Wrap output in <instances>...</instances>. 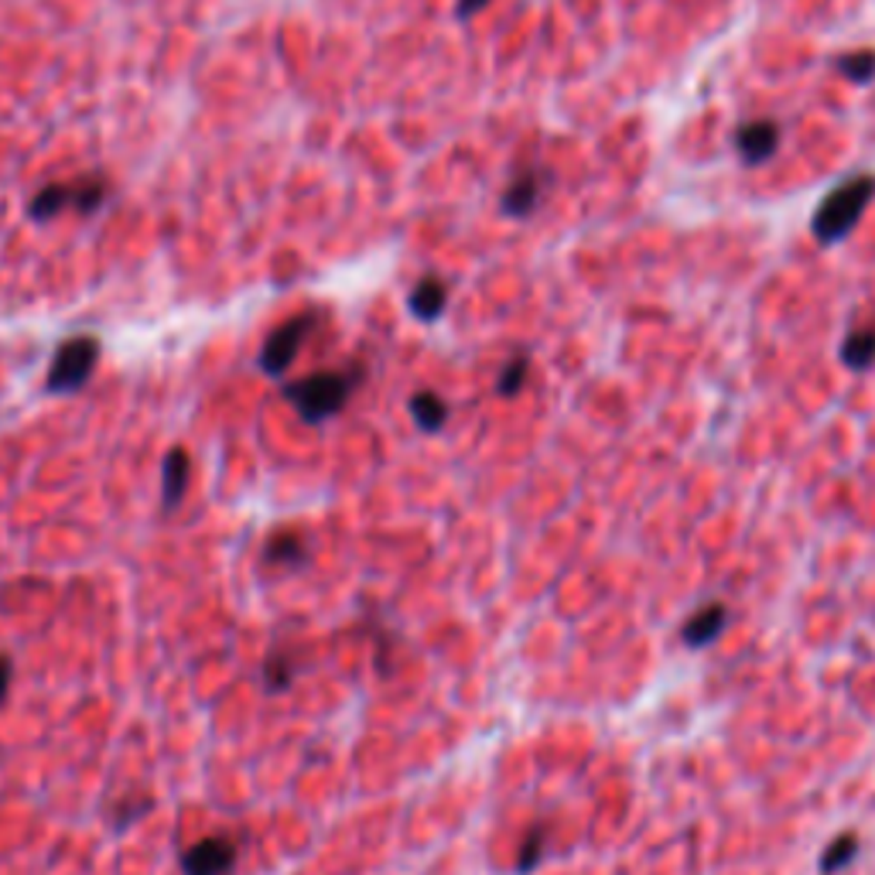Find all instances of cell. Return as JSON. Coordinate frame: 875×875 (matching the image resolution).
I'll list each match as a JSON object with an SVG mask.
<instances>
[{"label": "cell", "mask_w": 875, "mask_h": 875, "mask_svg": "<svg viewBox=\"0 0 875 875\" xmlns=\"http://www.w3.org/2000/svg\"><path fill=\"white\" fill-rule=\"evenodd\" d=\"M237 842L227 835H212L195 842L182 852V872L185 875H230L237 868Z\"/></svg>", "instance_id": "52a82bcc"}, {"label": "cell", "mask_w": 875, "mask_h": 875, "mask_svg": "<svg viewBox=\"0 0 875 875\" xmlns=\"http://www.w3.org/2000/svg\"><path fill=\"white\" fill-rule=\"evenodd\" d=\"M100 363V339L97 335H72L66 339L49 366V390L52 393H76L90 383Z\"/></svg>", "instance_id": "3957f363"}, {"label": "cell", "mask_w": 875, "mask_h": 875, "mask_svg": "<svg viewBox=\"0 0 875 875\" xmlns=\"http://www.w3.org/2000/svg\"><path fill=\"white\" fill-rule=\"evenodd\" d=\"M780 144H783V130L770 117L746 120L735 130V154L742 158V164H750V168H760V164L773 161Z\"/></svg>", "instance_id": "8992f818"}, {"label": "cell", "mask_w": 875, "mask_h": 875, "mask_svg": "<svg viewBox=\"0 0 875 875\" xmlns=\"http://www.w3.org/2000/svg\"><path fill=\"white\" fill-rule=\"evenodd\" d=\"M304 554H309L304 551V541L291 531H281L264 544V561L274 567H298L304 561Z\"/></svg>", "instance_id": "9a60e30c"}, {"label": "cell", "mask_w": 875, "mask_h": 875, "mask_svg": "<svg viewBox=\"0 0 875 875\" xmlns=\"http://www.w3.org/2000/svg\"><path fill=\"white\" fill-rule=\"evenodd\" d=\"M123 807H127V811L113 817V824H117V831H123V827H130V824H134V821H138L141 814H148V811H151V801H148V797H144V801H138V797H134V801H127Z\"/></svg>", "instance_id": "ffe728a7"}, {"label": "cell", "mask_w": 875, "mask_h": 875, "mask_svg": "<svg viewBox=\"0 0 875 875\" xmlns=\"http://www.w3.org/2000/svg\"><path fill=\"white\" fill-rule=\"evenodd\" d=\"M554 185V171L544 168V164H527V168H516L510 174V182L503 189V199H500V209L503 215L510 219H527L531 212L541 209V202L547 199Z\"/></svg>", "instance_id": "5b68a950"}, {"label": "cell", "mask_w": 875, "mask_h": 875, "mask_svg": "<svg viewBox=\"0 0 875 875\" xmlns=\"http://www.w3.org/2000/svg\"><path fill=\"white\" fill-rule=\"evenodd\" d=\"M360 383H363V366L322 370V373H312V376H301V380L288 383L284 398L301 414L304 424H322L349 404V398H353V390Z\"/></svg>", "instance_id": "6da1fadb"}, {"label": "cell", "mask_w": 875, "mask_h": 875, "mask_svg": "<svg viewBox=\"0 0 875 875\" xmlns=\"http://www.w3.org/2000/svg\"><path fill=\"white\" fill-rule=\"evenodd\" d=\"M189 479H192V459L185 449H171L164 455V465H161V503L164 510H174L182 500H185V490H189Z\"/></svg>", "instance_id": "9c48e42d"}, {"label": "cell", "mask_w": 875, "mask_h": 875, "mask_svg": "<svg viewBox=\"0 0 875 875\" xmlns=\"http://www.w3.org/2000/svg\"><path fill=\"white\" fill-rule=\"evenodd\" d=\"M486 8H490V0H459L455 14H459V21H469V18H475L479 11H486Z\"/></svg>", "instance_id": "7402d4cb"}, {"label": "cell", "mask_w": 875, "mask_h": 875, "mask_svg": "<svg viewBox=\"0 0 875 875\" xmlns=\"http://www.w3.org/2000/svg\"><path fill=\"white\" fill-rule=\"evenodd\" d=\"M294 674H298V664L291 661L288 653H271L268 664H264V684L268 691H288L294 684Z\"/></svg>", "instance_id": "e0dca14e"}, {"label": "cell", "mask_w": 875, "mask_h": 875, "mask_svg": "<svg viewBox=\"0 0 875 875\" xmlns=\"http://www.w3.org/2000/svg\"><path fill=\"white\" fill-rule=\"evenodd\" d=\"M835 72L845 76L855 86H868L875 82V49H848L842 56H835Z\"/></svg>", "instance_id": "4fadbf2b"}, {"label": "cell", "mask_w": 875, "mask_h": 875, "mask_svg": "<svg viewBox=\"0 0 875 875\" xmlns=\"http://www.w3.org/2000/svg\"><path fill=\"white\" fill-rule=\"evenodd\" d=\"M411 418L421 431H442V424L449 421V404L434 390H418L411 398Z\"/></svg>", "instance_id": "7c38bea8"}, {"label": "cell", "mask_w": 875, "mask_h": 875, "mask_svg": "<svg viewBox=\"0 0 875 875\" xmlns=\"http://www.w3.org/2000/svg\"><path fill=\"white\" fill-rule=\"evenodd\" d=\"M531 376V360L527 356H516L503 366L500 380H496V393L500 398H516V393L523 390V383H527Z\"/></svg>", "instance_id": "ac0fdd59"}, {"label": "cell", "mask_w": 875, "mask_h": 875, "mask_svg": "<svg viewBox=\"0 0 875 875\" xmlns=\"http://www.w3.org/2000/svg\"><path fill=\"white\" fill-rule=\"evenodd\" d=\"M875 199V174H852L842 185L831 189L821 205L814 209L811 233L817 243H842L845 237L855 233L862 215L868 212Z\"/></svg>", "instance_id": "7a4b0ae2"}, {"label": "cell", "mask_w": 875, "mask_h": 875, "mask_svg": "<svg viewBox=\"0 0 875 875\" xmlns=\"http://www.w3.org/2000/svg\"><path fill=\"white\" fill-rule=\"evenodd\" d=\"M408 309H411V315L421 319V322H438V319L445 315V309H449V281L434 278V274L421 278V281L414 284L411 298H408Z\"/></svg>", "instance_id": "ba28073f"}, {"label": "cell", "mask_w": 875, "mask_h": 875, "mask_svg": "<svg viewBox=\"0 0 875 875\" xmlns=\"http://www.w3.org/2000/svg\"><path fill=\"white\" fill-rule=\"evenodd\" d=\"M725 623H728V609L722 605V602H708L705 609H697L694 616L684 623V630H681V636H684V643L687 646H708V643H715V636L725 630Z\"/></svg>", "instance_id": "30bf717a"}, {"label": "cell", "mask_w": 875, "mask_h": 875, "mask_svg": "<svg viewBox=\"0 0 875 875\" xmlns=\"http://www.w3.org/2000/svg\"><path fill=\"white\" fill-rule=\"evenodd\" d=\"M544 858V831H531L527 835V845H523V852H520V872H531V868H537V862Z\"/></svg>", "instance_id": "d6986e66"}, {"label": "cell", "mask_w": 875, "mask_h": 875, "mask_svg": "<svg viewBox=\"0 0 875 875\" xmlns=\"http://www.w3.org/2000/svg\"><path fill=\"white\" fill-rule=\"evenodd\" d=\"M319 322H322L319 312H301V315L288 319L284 325H278L268 335L264 349H260V370L271 373V376H281L284 370H291V363L301 353V345L309 342V335L319 329Z\"/></svg>", "instance_id": "277c9868"}, {"label": "cell", "mask_w": 875, "mask_h": 875, "mask_svg": "<svg viewBox=\"0 0 875 875\" xmlns=\"http://www.w3.org/2000/svg\"><path fill=\"white\" fill-rule=\"evenodd\" d=\"M842 363L848 370H868L875 363V325L848 332V339L842 345Z\"/></svg>", "instance_id": "5bb4252c"}, {"label": "cell", "mask_w": 875, "mask_h": 875, "mask_svg": "<svg viewBox=\"0 0 875 875\" xmlns=\"http://www.w3.org/2000/svg\"><path fill=\"white\" fill-rule=\"evenodd\" d=\"M855 855H858V838H855V835H842V838H835V842L824 848V855H821V872H824V875L842 872Z\"/></svg>", "instance_id": "2e32d148"}, {"label": "cell", "mask_w": 875, "mask_h": 875, "mask_svg": "<svg viewBox=\"0 0 875 875\" xmlns=\"http://www.w3.org/2000/svg\"><path fill=\"white\" fill-rule=\"evenodd\" d=\"M28 212L38 223H49V219H59L62 212H72V182H56V185H46L41 192H34V199L28 202Z\"/></svg>", "instance_id": "8fae6325"}, {"label": "cell", "mask_w": 875, "mask_h": 875, "mask_svg": "<svg viewBox=\"0 0 875 875\" xmlns=\"http://www.w3.org/2000/svg\"><path fill=\"white\" fill-rule=\"evenodd\" d=\"M11 681H14V664H11V656H8V653H0V705L8 702Z\"/></svg>", "instance_id": "44dd1931"}]
</instances>
